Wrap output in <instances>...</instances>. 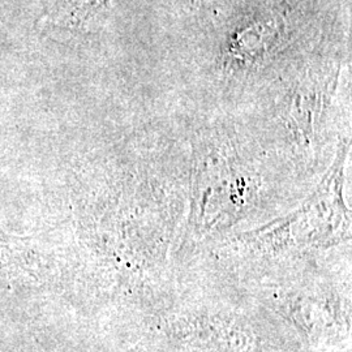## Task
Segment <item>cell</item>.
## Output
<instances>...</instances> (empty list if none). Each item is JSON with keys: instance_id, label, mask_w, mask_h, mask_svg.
<instances>
[{"instance_id": "cell-1", "label": "cell", "mask_w": 352, "mask_h": 352, "mask_svg": "<svg viewBox=\"0 0 352 352\" xmlns=\"http://www.w3.org/2000/svg\"><path fill=\"white\" fill-rule=\"evenodd\" d=\"M65 3L71 7V11L76 16L84 17L100 10L104 6L106 0H67Z\"/></svg>"}]
</instances>
